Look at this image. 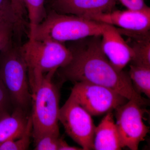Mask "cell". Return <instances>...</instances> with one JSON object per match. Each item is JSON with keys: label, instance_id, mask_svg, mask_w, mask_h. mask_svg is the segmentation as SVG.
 Masks as SVG:
<instances>
[{"label": "cell", "instance_id": "cell-9", "mask_svg": "<svg viewBox=\"0 0 150 150\" xmlns=\"http://www.w3.org/2000/svg\"><path fill=\"white\" fill-rule=\"evenodd\" d=\"M85 18L89 19L121 29L137 33L149 32L150 8L147 6L140 10L127 9L124 11H112L93 15Z\"/></svg>", "mask_w": 150, "mask_h": 150}, {"label": "cell", "instance_id": "cell-13", "mask_svg": "<svg viewBox=\"0 0 150 150\" xmlns=\"http://www.w3.org/2000/svg\"><path fill=\"white\" fill-rule=\"evenodd\" d=\"M30 116L25 110L16 107L12 113H6L0 118V144L22 137L27 128Z\"/></svg>", "mask_w": 150, "mask_h": 150}, {"label": "cell", "instance_id": "cell-1", "mask_svg": "<svg viewBox=\"0 0 150 150\" xmlns=\"http://www.w3.org/2000/svg\"><path fill=\"white\" fill-rule=\"evenodd\" d=\"M101 36H90L72 41L68 47L72 57L56 71L63 81L85 82L110 89L142 106L149 101L134 88L129 74L113 67L100 46Z\"/></svg>", "mask_w": 150, "mask_h": 150}, {"label": "cell", "instance_id": "cell-4", "mask_svg": "<svg viewBox=\"0 0 150 150\" xmlns=\"http://www.w3.org/2000/svg\"><path fill=\"white\" fill-rule=\"evenodd\" d=\"M0 78L16 107L26 110L31 102L28 68L20 46L10 44L1 52Z\"/></svg>", "mask_w": 150, "mask_h": 150}, {"label": "cell", "instance_id": "cell-12", "mask_svg": "<svg viewBox=\"0 0 150 150\" xmlns=\"http://www.w3.org/2000/svg\"><path fill=\"white\" fill-rule=\"evenodd\" d=\"M93 150H119L122 149L120 137L112 112L107 113L96 127Z\"/></svg>", "mask_w": 150, "mask_h": 150}, {"label": "cell", "instance_id": "cell-5", "mask_svg": "<svg viewBox=\"0 0 150 150\" xmlns=\"http://www.w3.org/2000/svg\"><path fill=\"white\" fill-rule=\"evenodd\" d=\"M20 48L27 65L29 79L57 71L69 64L72 57L68 47L54 40L29 39Z\"/></svg>", "mask_w": 150, "mask_h": 150}, {"label": "cell", "instance_id": "cell-6", "mask_svg": "<svg viewBox=\"0 0 150 150\" xmlns=\"http://www.w3.org/2000/svg\"><path fill=\"white\" fill-rule=\"evenodd\" d=\"M59 121L66 133L80 145L83 150H93V142L96 126L91 115L72 96L59 110Z\"/></svg>", "mask_w": 150, "mask_h": 150}, {"label": "cell", "instance_id": "cell-11", "mask_svg": "<svg viewBox=\"0 0 150 150\" xmlns=\"http://www.w3.org/2000/svg\"><path fill=\"white\" fill-rule=\"evenodd\" d=\"M116 0H55L52 9L59 13L86 18L113 11Z\"/></svg>", "mask_w": 150, "mask_h": 150}, {"label": "cell", "instance_id": "cell-20", "mask_svg": "<svg viewBox=\"0 0 150 150\" xmlns=\"http://www.w3.org/2000/svg\"><path fill=\"white\" fill-rule=\"evenodd\" d=\"M18 32L15 25L8 22L0 23V53L11 44L13 35Z\"/></svg>", "mask_w": 150, "mask_h": 150}, {"label": "cell", "instance_id": "cell-7", "mask_svg": "<svg viewBox=\"0 0 150 150\" xmlns=\"http://www.w3.org/2000/svg\"><path fill=\"white\" fill-rule=\"evenodd\" d=\"M71 95L93 116L111 112L129 100L110 89L85 82L75 83Z\"/></svg>", "mask_w": 150, "mask_h": 150}, {"label": "cell", "instance_id": "cell-24", "mask_svg": "<svg viewBox=\"0 0 150 150\" xmlns=\"http://www.w3.org/2000/svg\"><path fill=\"white\" fill-rule=\"evenodd\" d=\"M10 22L8 21L3 16H2L0 14V23H2L3 22Z\"/></svg>", "mask_w": 150, "mask_h": 150}, {"label": "cell", "instance_id": "cell-19", "mask_svg": "<svg viewBox=\"0 0 150 150\" xmlns=\"http://www.w3.org/2000/svg\"><path fill=\"white\" fill-rule=\"evenodd\" d=\"M0 14L13 24L18 32L25 24L20 20L14 12L11 0H0Z\"/></svg>", "mask_w": 150, "mask_h": 150}, {"label": "cell", "instance_id": "cell-16", "mask_svg": "<svg viewBox=\"0 0 150 150\" xmlns=\"http://www.w3.org/2000/svg\"><path fill=\"white\" fill-rule=\"evenodd\" d=\"M29 19V39L32 38L35 27L46 17L45 0H24Z\"/></svg>", "mask_w": 150, "mask_h": 150}, {"label": "cell", "instance_id": "cell-21", "mask_svg": "<svg viewBox=\"0 0 150 150\" xmlns=\"http://www.w3.org/2000/svg\"><path fill=\"white\" fill-rule=\"evenodd\" d=\"M11 103L9 94L0 78V118L9 113L8 108Z\"/></svg>", "mask_w": 150, "mask_h": 150}, {"label": "cell", "instance_id": "cell-22", "mask_svg": "<svg viewBox=\"0 0 150 150\" xmlns=\"http://www.w3.org/2000/svg\"><path fill=\"white\" fill-rule=\"evenodd\" d=\"M14 12L21 21L25 22V17L27 14L24 0H11Z\"/></svg>", "mask_w": 150, "mask_h": 150}, {"label": "cell", "instance_id": "cell-2", "mask_svg": "<svg viewBox=\"0 0 150 150\" xmlns=\"http://www.w3.org/2000/svg\"><path fill=\"white\" fill-rule=\"evenodd\" d=\"M56 71L44 74L30 87L32 111V137L36 141L44 134L60 136L59 126L60 93L53 80Z\"/></svg>", "mask_w": 150, "mask_h": 150}, {"label": "cell", "instance_id": "cell-10", "mask_svg": "<svg viewBox=\"0 0 150 150\" xmlns=\"http://www.w3.org/2000/svg\"><path fill=\"white\" fill-rule=\"evenodd\" d=\"M105 24L101 35V49L111 64L118 71H123L133 59L134 52L118 29Z\"/></svg>", "mask_w": 150, "mask_h": 150}, {"label": "cell", "instance_id": "cell-23", "mask_svg": "<svg viewBox=\"0 0 150 150\" xmlns=\"http://www.w3.org/2000/svg\"><path fill=\"white\" fill-rule=\"evenodd\" d=\"M126 8L131 10H140L146 5L144 0H118Z\"/></svg>", "mask_w": 150, "mask_h": 150}, {"label": "cell", "instance_id": "cell-3", "mask_svg": "<svg viewBox=\"0 0 150 150\" xmlns=\"http://www.w3.org/2000/svg\"><path fill=\"white\" fill-rule=\"evenodd\" d=\"M105 24L52 9L35 27L32 39L64 43L93 36H101Z\"/></svg>", "mask_w": 150, "mask_h": 150}, {"label": "cell", "instance_id": "cell-17", "mask_svg": "<svg viewBox=\"0 0 150 150\" xmlns=\"http://www.w3.org/2000/svg\"><path fill=\"white\" fill-rule=\"evenodd\" d=\"M32 136V123L30 116L26 130L19 139L8 140L0 144V150H25L28 149Z\"/></svg>", "mask_w": 150, "mask_h": 150}, {"label": "cell", "instance_id": "cell-15", "mask_svg": "<svg viewBox=\"0 0 150 150\" xmlns=\"http://www.w3.org/2000/svg\"><path fill=\"white\" fill-rule=\"evenodd\" d=\"M129 76L138 93L150 98V68L130 65Z\"/></svg>", "mask_w": 150, "mask_h": 150}, {"label": "cell", "instance_id": "cell-14", "mask_svg": "<svg viewBox=\"0 0 150 150\" xmlns=\"http://www.w3.org/2000/svg\"><path fill=\"white\" fill-rule=\"evenodd\" d=\"M134 38L129 44L134 52L131 64L150 68V38L149 32L137 33L124 30Z\"/></svg>", "mask_w": 150, "mask_h": 150}, {"label": "cell", "instance_id": "cell-8", "mask_svg": "<svg viewBox=\"0 0 150 150\" xmlns=\"http://www.w3.org/2000/svg\"><path fill=\"white\" fill-rule=\"evenodd\" d=\"M142 107L134 100H129L115 110L122 148L138 150L140 143L149 132V127L143 121L146 110Z\"/></svg>", "mask_w": 150, "mask_h": 150}, {"label": "cell", "instance_id": "cell-25", "mask_svg": "<svg viewBox=\"0 0 150 150\" xmlns=\"http://www.w3.org/2000/svg\"><path fill=\"white\" fill-rule=\"evenodd\" d=\"M55 1V0H52V1Z\"/></svg>", "mask_w": 150, "mask_h": 150}, {"label": "cell", "instance_id": "cell-18", "mask_svg": "<svg viewBox=\"0 0 150 150\" xmlns=\"http://www.w3.org/2000/svg\"><path fill=\"white\" fill-rule=\"evenodd\" d=\"M53 134H44L35 142L34 149L36 150H59L63 139Z\"/></svg>", "mask_w": 150, "mask_h": 150}]
</instances>
